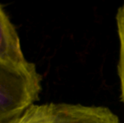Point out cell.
Returning <instances> with one entry per match:
<instances>
[{
  "label": "cell",
  "mask_w": 124,
  "mask_h": 123,
  "mask_svg": "<svg viewBox=\"0 0 124 123\" xmlns=\"http://www.w3.org/2000/svg\"><path fill=\"white\" fill-rule=\"evenodd\" d=\"M41 91V76L30 62L18 66L0 62V123H15L35 105Z\"/></svg>",
  "instance_id": "obj_1"
},
{
  "label": "cell",
  "mask_w": 124,
  "mask_h": 123,
  "mask_svg": "<svg viewBox=\"0 0 124 123\" xmlns=\"http://www.w3.org/2000/svg\"><path fill=\"white\" fill-rule=\"evenodd\" d=\"M15 123H121L111 110L66 103L33 105Z\"/></svg>",
  "instance_id": "obj_2"
},
{
  "label": "cell",
  "mask_w": 124,
  "mask_h": 123,
  "mask_svg": "<svg viewBox=\"0 0 124 123\" xmlns=\"http://www.w3.org/2000/svg\"><path fill=\"white\" fill-rule=\"evenodd\" d=\"M0 62L18 66L30 63L21 48L19 34L0 4Z\"/></svg>",
  "instance_id": "obj_3"
},
{
  "label": "cell",
  "mask_w": 124,
  "mask_h": 123,
  "mask_svg": "<svg viewBox=\"0 0 124 123\" xmlns=\"http://www.w3.org/2000/svg\"><path fill=\"white\" fill-rule=\"evenodd\" d=\"M116 19L120 43L119 61H118L117 65V71L120 80L121 99L124 105V3L118 8Z\"/></svg>",
  "instance_id": "obj_4"
}]
</instances>
